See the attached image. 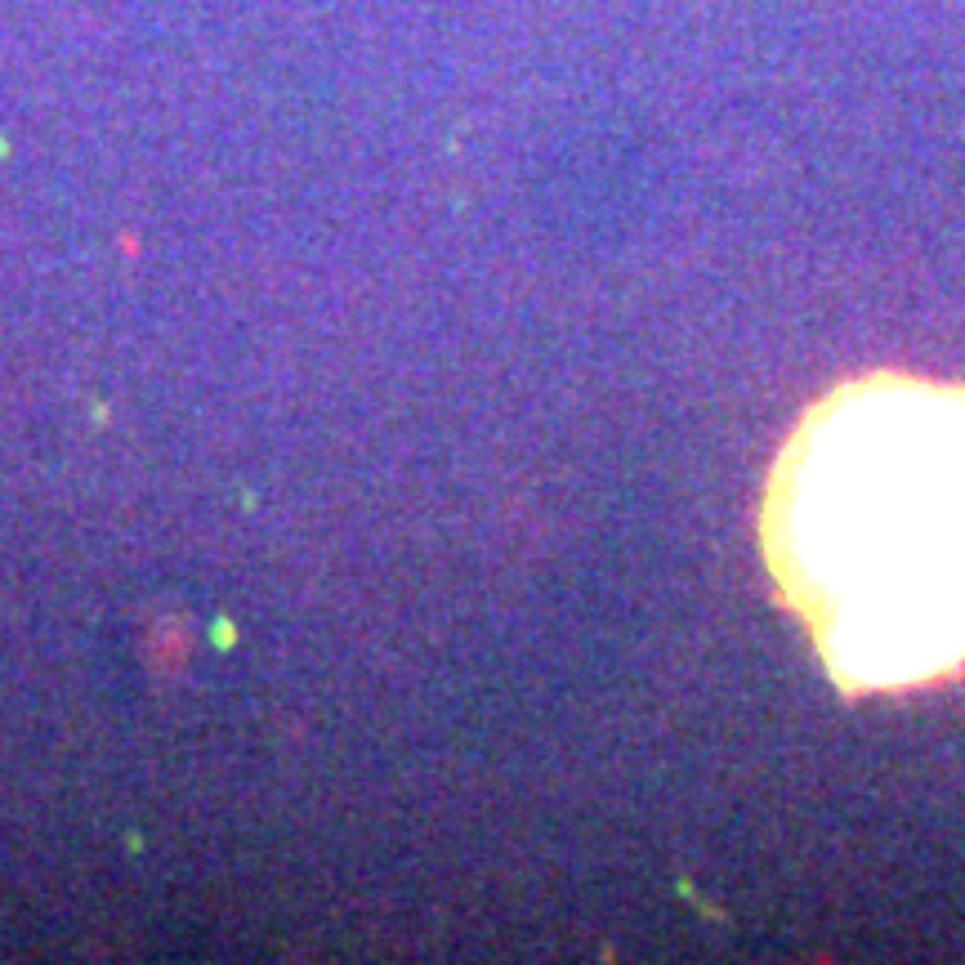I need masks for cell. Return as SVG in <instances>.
<instances>
[{"label": "cell", "instance_id": "1", "mask_svg": "<svg viewBox=\"0 0 965 965\" xmlns=\"http://www.w3.org/2000/svg\"><path fill=\"white\" fill-rule=\"evenodd\" d=\"M760 537L840 689L965 671V389L912 376L836 389L782 447Z\"/></svg>", "mask_w": 965, "mask_h": 965}]
</instances>
